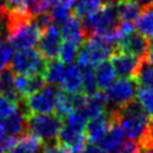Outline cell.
Wrapping results in <instances>:
<instances>
[{"mask_svg": "<svg viewBox=\"0 0 153 153\" xmlns=\"http://www.w3.org/2000/svg\"><path fill=\"white\" fill-rule=\"evenodd\" d=\"M110 111L114 114L129 139L139 141L151 129V118L137 103V100H133L121 109H111Z\"/></svg>", "mask_w": 153, "mask_h": 153, "instance_id": "6da1fadb", "label": "cell"}, {"mask_svg": "<svg viewBox=\"0 0 153 153\" xmlns=\"http://www.w3.org/2000/svg\"><path fill=\"white\" fill-rule=\"evenodd\" d=\"M115 1H105L97 11L82 18V26L86 32V38L91 35L112 32L118 23Z\"/></svg>", "mask_w": 153, "mask_h": 153, "instance_id": "7a4b0ae2", "label": "cell"}, {"mask_svg": "<svg viewBox=\"0 0 153 153\" xmlns=\"http://www.w3.org/2000/svg\"><path fill=\"white\" fill-rule=\"evenodd\" d=\"M57 91L59 88L54 85L45 84L38 91L23 98L19 103V106L26 117L31 114H50L55 108Z\"/></svg>", "mask_w": 153, "mask_h": 153, "instance_id": "3957f363", "label": "cell"}, {"mask_svg": "<svg viewBox=\"0 0 153 153\" xmlns=\"http://www.w3.org/2000/svg\"><path fill=\"white\" fill-rule=\"evenodd\" d=\"M62 120L56 114H31L26 117V127L30 133L38 136L43 142L56 140Z\"/></svg>", "mask_w": 153, "mask_h": 153, "instance_id": "277c9868", "label": "cell"}, {"mask_svg": "<svg viewBox=\"0 0 153 153\" xmlns=\"http://www.w3.org/2000/svg\"><path fill=\"white\" fill-rule=\"evenodd\" d=\"M48 60L32 48L18 49L11 57V69L17 74H43Z\"/></svg>", "mask_w": 153, "mask_h": 153, "instance_id": "5b68a950", "label": "cell"}, {"mask_svg": "<svg viewBox=\"0 0 153 153\" xmlns=\"http://www.w3.org/2000/svg\"><path fill=\"white\" fill-rule=\"evenodd\" d=\"M104 93L108 105L110 104L112 109H121L135 100L136 85L133 79L121 78L118 80H115Z\"/></svg>", "mask_w": 153, "mask_h": 153, "instance_id": "8992f818", "label": "cell"}, {"mask_svg": "<svg viewBox=\"0 0 153 153\" xmlns=\"http://www.w3.org/2000/svg\"><path fill=\"white\" fill-rule=\"evenodd\" d=\"M109 59L116 74L121 78H129V79H135L139 68L142 61L145 60L116 49H114Z\"/></svg>", "mask_w": 153, "mask_h": 153, "instance_id": "52a82bcc", "label": "cell"}, {"mask_svg": "<svg viewBox=\"0 0 153 153\" xmlns=\"http://www.w3.org/2000/svg\"><path fill=\"white\" fill-rule=\"evenodd\" d=\"M38 51L45 60H53L57 56L61 45V33L56 24L51 23L41 32L38 39Z\"/></svg>", "mask_w": 153, "mask_h": 153, "instance_id": "ba28073f", "label": "cell"}, {"mask_svg": "<svg viewBox=\"0 0 153 153\" xmlns=\"http://www.w3.org/2000/svg\"><path fill=\"white\" fill-rule=\"evenodd\" d=\"M86 140L87 137L85 131L74 129L65 123L61 126L56 137L57 143L66 147L72 153H81V151L86 146Z\"/></svg>", "mask_w": 153, "mask_h": 153, "instance_id": "9c48e42d", "label": "cell"}, {"mask_svg": "<svg viewBox=\"0 0 153 153\" xmlns=\"http://www.w3.org/2000/svg\"><path fill=\"white\" fill-rule=\"evenodd\" d=\"M147 48H148L147 38L135 31L130 32L129 35H127L126 37L120 39L115 45L116 50H121V51L131 54L140 59H145Z\"/></svg>", "mask_w": 153, "mask_h": 153, "instance_id": "30bf717a", "label": "cell"}, {"mask_svg": "<svg viewBox=\"0 0 153 153\" xmlns=\"http://www.w3.org/2000/svg\"><path fill=\"white\" fill-rule=\"evenodd\" d=\"M110 124H111V115L106 110L97 116L88 118L86 123L85 133H86V137L90 141V143L98 145L99 141L105 135V133L108 131Z\"/></svg>", "mask_w": 153, "mask_h": 153, "instance_id": "8fae6325", "label": "cell"}, {"mask_svg": "<svg viewBox=\"0 0 153 153\" xmlns=\"http://www.w3.org/2000/svg\"><path fill=\"white\" fill-rule=\"evenodd\" d=\"M61 25L62 26L60 33H61V38H63L65 41H71L79 45H81L86 41V32L76 16L69 14L61 23Z\"/></svg>", "mask_w": 153, "mask_h": 153, "instance_id": "7c38bea8", "label": "cell"}, {"mask_svg": "<svg viewBox=\"0 0 153 153\" xmlns=\"http://www.w3.org/2000/svg\"><path fill=\"white\" fill-rule=\"evenodd\" d=\"M14 84L23 99L42 88L47 82L43 74H17L14 75Z\"/></svg>", "mask_w": 153, "mask_h": 153, "instance_id": "4fadbf2b", "label": "cell"}, {"mask_svg": "<svg viewBox=\"0 0 153 153\" xmlns=\"http://www.w3.org/2000/svg\"><path fill=\"white\" fill-rule=\"evenodd\" d=\"M110 115H111V124L108 129V131L105 133V135L103 136V139L99 141V146L105 149L106 152H112L123 140L126 136L124 130L122 129L121 124L117 122L116 117L114 116V114L109 110Z\"/></svg>", "mask_w": 153, "mask_h": 153, "instance_id": "5bb4252c", "label": "cell"}, {"mask_svg": "<svg viewBox=\"0 0 153 153\" xmlns=\"http://www.w3.org/2000/svg\"><path fill=\"white\" fill-rule=\"evenodd\" d=\"M60 88L68 92V93H75L81 91V68L78 65L68 63L66 66L63 76L60 81Z\"/></svg>", "mask_w": 153, "mask_h": 153, "instance_id": "9a60e30c", "label": "cell"}, {"mask_svg": "<svg viewBox=\"0 0 153 153\" xmlns=\"http://www.w3.org/2000/svg\"><path fill=\"white\" fill-rule=\"evenodd\" d=\"M43 146V141L30 131H25L17 137L14 146L8 153H37Z\"/></svg>", "mask_w": 153, "mask_h": 153, "instance_id": "2e32d148", "label": "cell"}, {"mask_svg": "<svg viewBox=\"0 0 153 153\" xmlns=\"http://www.w3.org/2000/svg\"><path fill=\"white\" fill-rule=\"evenodd\" d=\"M6 133L11 136L18 137L27 130L26 127V115L22 109H16L12 114H10L4 120Z\"/></svg>", "mask_w": 153, "mask_h": 153, "instance_id": "e0dca14e", "label": "cell"}, {"mask_svg": "<svg viewBox=\"0 0 153 153\" xmlns=\"http://www.w3.org/2000/svg\"><path fill=\"white\" fill-rule=\"evenodd\" d=\"M0 94L18 104L22 102V97L19 96L14 84V72L8 67L0 72Z\"/></svg>", "mask_w": 153, "mask_h": 153, "instance_id": "ac0fdd59", "label": "cell"}, {"mask_svg": "<svg viewBox=\"0 0 153 153\" xmlns=\"http://www.w3.org/2000/svg\"><path fill=\"white\" fill-rule=\"evenodd\" d=\"M135 29L147 39H153V5H145L135 19Z\"/></svg>", "mask_w": 153, "mask_h": 153, "instance_id": "d6986e66", "label": "cell"}, {"mask_svg": "<svg viewBox=\"0 0 153 153\" xmlns=\"http://www.w3.org/2000/svg\"><path fill=\"white\" fill-rule=\"evenodd\" d=\"M106 106H108V102H106L105 93L102 91H96L94 93L87 96L86 104L81 110L85 112L87 118H91L93 116H97L104 112L106 110Z\"/></svg>", "mask_w": 153, "mask_h": 153, "instance_id": "ffe728a7", "label": "cell"}, {"mask_svg": "<svg viewBox=\"0 0 153 153\" xmlns=\"http://www.w3.org/2000/svg\"><path fill=\"white\" fill-rule=\"evenodd\" d=\"M115 5L120 22H134L141 12V5L136 0H116Z\"/></svg>", "mask_w": 153, "mask_h": 153, "instance_id": "44dd1931", "label": "cell"}, {"mask_svg": "<svg viewBox=\"0 0 153 153\" xmlns=\"http://www.w3.org/2000/svg\"><path fill=\"white\" fill-rule=\"evenodd\" d=\"M94 75H96L98 90H106L116 80V76H117L112 65L106 61H103L97 66Z\"/></svg>", "mask_w": 153, "mask_h": 153, "instance_id": "7402d4cb", "label": "cell"}, {"mask_svg": "<svg viewBox=\"0 0 153 153\" xmlns=\"http://www.w3.org/2000/svg\"><path fill=\"white\" fill-rule=\"evenodd\" d=\"M65 69H66V66L63 65V62L56 61L55 59L49 60L47 62L45 69L43 72V76L45 79V82L50 84V85H59L62 76H63Z\"/></svg>", "mask_w": 153, "mask_h": 153, "instance_id": "603a6c76", "label": "cell"}, {"mask_svg": "<svg viewBox=\"0 0 153 153\" xmlns=\"http://www.w3.org/2000/svg\"><path fill=\"white\" fill-rule=\"evenodd\" d=\"M136 100L149 118L153 120V88L139 85L136 88Z\"/></svg>", "mask_w": 153, "mask_h": 153, "instance_id": "cb8c5ba5", "label": "cell"}, {"mask_svg": "<svg viewBox=\"0 0 153 153\" xmlns=\"http://www.w3.org/2000/svg\"><path fill=\"white\" fill-rule=\"evenodd\" d=\"M106 0H75L73 14L78 18H84L97 11Z\"/></svg>", "mask_w": 153, "mask_h": 153, "instance_id": "d4e9b609", "label": "cell"}, {"mask_svg": "<svg viewBox=\"0 0 153 153\" xmlns=\"http://www.w3.org/2000/svg\"><path fill=\"white\" fill-rule=\"evenodd\" d=\"M81 91L86 96L98 91L96 75L92 67H81Z\"/></svg>", "mask_w": 153, "mask_h": 153, "instance_id": "484cf974", "label": "cell"}, {"mask_svg": "<svg viewBox=\"0 0 153 153\" xmlns=\"http://www.w3.org/2000/svg\"><path fill=\"white\" fill-rule=\"evenodd\" d=\"M80 45L71 42V41H65L63 43H61L60 48H59V53L57 56L60 59L61 62L63 63H71L73 62V60L76 57L78 51H79Z\"/></svg>", "mask_w": 153, "mask_h": 153, "instance_id": "4316f807", "label": "cell"}, {"mask_svg": "<svg viewBox=\"0 0 153 153\" xmlns=\"http://www.w3.org/2000/svg\"><path fill=\"white\" fill-rule=\"evenodd\" d=\"M134 80L140 86H148L153 88V66L143 60Z\"/></svg>", "mask_w": 153, "mask_h": 153, "instance_id": "83f0119b", "label": "cell"}, {"mask_svg": "<svg viewBox=\"0 0 153 153\" xmlns=\"http://www.w3.org/2000/svg\"><path fill=\"white\" fill-rule=\"evenodd\" d=\"M13 53V48L7 39H0V72L8 67L11 62V57Z\"/></svg>", "mask_w": 153, "mask_h": 153, "instance_id": "f1b7e54d", "label": "cell"}, {"mask_svg": "<svg viewBox=\"0 0 153 153\" xmlns=\"http://www.w3.org/2000/svg\"><path fill=\"white\" fill-rule=\"evenodd\" d=\"M26 6L27 11L32 17L48 12L50 7V1L49 0H26Z\"/></svg>", "mask_w": 153, "mask_h": 153, "instance_id": "f546056e", "label": "cell"}, {"mask_svg": "<svg viewBox=\"0 0 153 153\" xmlns=\"http://www.w3.org/2000/svg\"><path fill=\"white\" fill-rule=\"evenodd\" d=\"M112 153H140V145L139 141L129 139L127 141H122Z\"/></svg>", "mask_w": 153, "mask_h": 153, "instance_id": "4dcf8cb0", "label": "cell"}, {"mask_svg": "<svg viewBox=\"0 0 153 153\" xmlns=\"http://www.w3.org/2000/svg\"><path fill=\"white\" fill-rule=\"evenodd\" d=\"M18 103L6 98L5 96L0 94V117L5 118L7 117L10 114H12L17 108H18Z\"/></svg>", "mask_w": 153, "mask_h": 153, "instance_id": "1f68e13d", "label": "cell"}, {"mask_svg": "<svg viewBox=\"0 0 153 153\" xmlns=\"http://www.w3.org/2000/svg\"><path fill=\"white\" fill-rule=\"evenodd\" d=\"M16 141H17V137L11 136V135H6L0 141V153H8L11 151V148L14 146Z\"/></svg>", "mask_w": 153, "mask_h": 153, "instance_id": "d6a6232c", "label": "cell"}, {"mask_svg": "<svg viewBox=\"0 0 153 153\" xmlns=\"http://www.w3.org/2000/svg\"><path fill=\"white\" fill-rule=\"evenodd\" d=\"M41 153H72V152L56 142V143H51V145H48L44 148H42Z\"/></svg>", "mask_w": 153, "mask_h": 153, "instance_id": "836d02e7", "label": "cell"}, {"mask_svg": "<svg viewBox=\"0 0 153 153\" xmlns=\"http://www.w3.org/2000/svg\"><path fill=\"white\" fill-rule=\"evenodd\" d=\"M50 5L53 7H65L71 10V7H73L75 0H49Z\"/></svg>", "mask_w": 153, "mask_h": 153, "instance_id": "e575fe53", "label": "cell"}, {"mask_svg": "<svg viewBox=\"0 0 153 153\" xmlns=\"http://www.w3.org/2000/svg\"><path fill=\"white\" fill-rule=\"evenodd\" d=\"M81 153H108V152L105 149H103L100 146L96 145V143H90V145L84 147Z\"/></svg>", "mask_w": 153, "mask_h": 153, "instance_id": "d590c367", "label": "cell"}, {"mask_svg": "<svg viewBox=\"0 0 153 153\" xmlns=\"http://www.w3.org/2000/svg\"><path fill=\"white\" fill-rule=\"evenodd\" d=\"M145 61L147 63H149L151 66H153V41L151 43H148V48H147V53L145 56Z\"/></svg>", "mask_w": 153, "mask_h": 153, "instance_id": "8d00e7d4", "label": "cell"}, {"mask_svg": "<svg viewBox=\"0 0 153 153\" xmlns=\"http://www.w3.org/2000/svg\"><path fill=\"white\" fill-rule=\"evenodd\" d=\"M6 135H7V133H6L5 123H4V120H1V117H0V141H1Z\"/></svg>", "mask_w": 153, "mask_h": 153, "instance_id": "74e56055", "label": "cell"}, {"mask_svg": "<svg viewBox=\"0 0 153 153\" xmlns=\"http://www.w3.org/2000/svg\"><path fill=\"white\" fill-rule=\"evenodd\" d=\"M2 35H5V29H4V24L0 22V38Z\"/></svg>", "mask_w": 153, "mask_h": 153, "instance_id": "f35d334b", "label": "cell"}, {"mask_svg": "<svg viewBox=\"0 0 153 153\" xmlns=\"http://www.w3.org/2000/svg\"><path fill=\"white\" fill-rule=\"evenodd\" d=\"M106 1H108V0H106Z\"/></svg>", "mask_w": 153, "mask_h": 153, "instance_id": "ab89813d", "label": "cell"}]
</instances>
